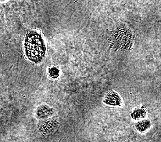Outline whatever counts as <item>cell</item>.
<instances>
[{"instance_id": "6da1fadb", "label": "cell", "mask_w": 161, "mask_h": 142, "mask_svg": "<svg viewBox=\"0 0 161 142\" xmlns=\"http://www.w3.org/2000/svg\"><path fill=\"white\" fill-rule=\"evenodd\" d=\"M24 49L26 57L34 64H39L43 60L46 47L41 34L36 31H30L24 39Z\"/></svg>"}, {"instance_id": "7a4b0ae2", "label": "cell", "mask_w": 161, "mask_h": 142, "mask_svg": "<svg viewBox=\"0 0 161 142\" xmlns=\"http://www.w3.org/2000/svg\"><path fill=\"white\" fill-rule=\"evenodd\" d=\"M58 127V122L53 118L41 121L38 124V129L44 135H49L55 132Z\"/></svg>"}, {"instance_id": "3957f363", "label": "cell", "mask_w": 161, "mask_h": 142, "mask_svg": "<svg viewBox=\"0 0 161 142\" xmlns=\"http://www.w3.org/2000/svg\"><path fill=\"white\" fill-rule=\"evenodd\" d=\"M114 37L120 38L121 39L115 40L117 45H119V47L123 48H129V45H132L131 42V34L127 29L124 28H119L117 29L114 34Z\"/></svg>"}, {"instance_id": "277c9868", "label": "cell", "mask_w": 161, "mask_h": 142, "mask_svg": "<svg viewBox=\"0 0 161 142\" xmlns=\"http://www.w3.org/2000/svg\"><path fill=\"white\" fill-rule=\"evenodd\" d=\"M103 101L106 105L113 107L121 106L123 103L119 94L116 92L115 91L113 90L108 92L104 95Z\"/></svg>"}, {"instance_id": "5b68a950", "label": "cell", "mask_w": 161, "mask_h": 142, "mask_svg": "<svg viewBox=\"0 0 161 142\" xmlns=\"http://www.w3.org/2000/svg\"><path fill=\"white\" fill-rule=\"evenodd\" d=\"M53 113V110L50 107L46 105H41L37 107L36 110V117L41 120L50 118Z\"/></svg>"}, {"instance_id": "8992f818", "label": "cell", "mask_w": 161, "mask_h": 142, "mask_svg": "<svg viewBox=\"0 0 161 142\" xmlns=\"http://www.w3.org/2000/svg\"><path fill=\"white\" fill-rule=\"evenodd\" d=\"M135 127L138 131L140 133H145L151 127V122L149 120H143L136 122Z\"/></svg>"}, {"instance_id": "52a82bcc", "label": "cell", "mask_w": 161, "mask_h": 142, "mask_svg": "<svg viewBox=\"0 0 161 142\" xmlns=\"http://www.w3.org/2000/svg\"><path fill=\"white\" fill-rule=\"evenodd\" d=\"M146 116V111L144 109L142 108H136L133 110L131 113V117L132 119L135 120H141Z\"/></svg>"}, {"instance_id": "ba28073f", "label": "cell", "mask_w": 161, "mask_h": 142, "mask_svg": "<svg viewBox=\"0 0 161 142\" xmlns=\"http://www.w3.org/2000/svg\"><path fill=\"white\" fill-rule=\"evenodd\" d=\"M48 75L50 78L56 79L60 76V70L56 67L52 66L48 69Z\"/></svg>"}]
</instances>
